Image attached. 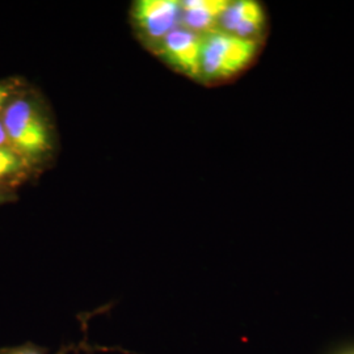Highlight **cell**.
I'll return each mask as SVG.
<instances>
[{
	"mask_svg": "<svg viewBox=\"0 0 354 354\" xmlns=\"http://www.w3.org/2000/svg\"><path fill=\"white\" fill-rule=\"evenodd\" d=\"M7 145H8V140H7L6 129H4L3 121H1V117H0V147H3V146H7Z\"/></svg>",
	"mask_w": 354,
	"mask_h": 354,
	"instance_id": "11",
	"label": "cell"
},
{
	"mask_svg": "<svg viewBox=\"0 0 354 354\" xmlns=\"http://www.w3.org/2000/svg\"><path fill=\"white\" fill-rule=\"evenodd\" d=\"M8 145L33 168L45 160L53 149L51 131L37 99L26 88L1 113Z\"/></svg>",
	"mask_w": 354,
	"mask_h": 354,
	"instance_id": "1",
	"label": "cell"
},
{
	"mask_svg": "<svg viewBox=\"0 0 354 354\" xmlns=\"http://www.w3.org/2000/svg\"><path fill=\"white\" fill-rule=\"evenodd\" d=\"M336 354H354V346L346 348V349H344L342 352H337Z\"/></svg>",
	"mask_w": 354,
	"mask_h": 354,
	"instance_id": "12",
	"label": "cell"
},
{
	"mask_svg": "<svg viewBox=\"0 0 354 354\" xmlns=\"http://www.w3.org/2000/svg\"><path fill=\"white\" fill-rule=\"evenodd\" d=\"M259 41L244 39L214 30L203 36L200 80L218 83L245 70L259 51Z\"/></svg>",
	"mask_w": 354,
	"mask_h": 354,
	"instance_id": "2",
	"label": "cell"
},
{
	"mask_svg": "<svg viewBox=\"0 0 354 354\" xmlns=\"http://www.w3.org/2000/svg\"><path fill=\"white\" fill-rule=\"evenodd\" d=\"M13 190L6 189V188H0V205H4V203H11L15 198L13 196Z\"/></svg>",
	"mask_w": 354,
	"mask_h": 354,
	"instance_id": "10",
	"label": "cell"
},
{
	"mask_svg": "<svg viewBox=\"0 0 354 354\" xmlns=\"http://www.w3.org/2000/svg\"><path fill=\"white\" fill-rule=\"evenodd\" d=\"M181 6L177 0H138L131 8V21L140 37L156 48L180 26Z\"/></svg>",
	"mask_w": 354,
	"mask_h": 354,
	"instance_id": "3",
	"label": "cell"
},
{
	"mask_svg": "<svg viewBox=\"0 0 354 354\" xmlns=\"http://www.w3.org/2000/svg\"><path fill=\"white\" fill-rule=\"evenodd\" d=\"M33 167L10 145L0 147V188L13 190L33 172Z\"/></svg>",
	"mask_w": 354,
	"mask_h": 354,
	"instance_id": "7",
	"label": "cell"
},
{
	"mask_svg": "<svg viewBox=\"0 0 354 354\" xmlns=\"http://www.w3.org/2000/svg\"><path fill=\"white\" fill-rule=\"evenodd\" d=\"M266 11L254 0L228 1L219 21V30L235 37L259 41L266 29Z\"/></svg>",
	"mask_w": 354,
	"mask_h": 354,
	"instance_id": "5",
	"label": "cell"
},
{
	"mask_svg": "<svg viewBox=\"0 0 354 354\" xmlns=\"http://www.w3.org/2000/svg\"><path fill=\"white\" fill-rule=\"evenodd\" d=\"M26 89V83L21 77H4L0 79V115L8 104Z\"/></svg>",
	"mask_w": 354,
	"mask_h": 354,
	"instance_id": "8",
	"label": "cell"
},
{
	"mask_svg": "<svg viewBox=\"0 0 354 354\" xmlns=\"http://www.w3.org/2000/svg\"><path fill=\"white\" fill-rule=\"evenodd\" d=\"M180 26L197 35L206 36L218 30L228 0H184L180 1Z\"/></svg>",
	"mask_w": 354,
	"mask_h": 354,
	"instance_id": "6",
	"label": "cell"
},
{
	"mask_svg": "<svg viewBox=\"0 0 354 354\" xmlns=\"http://www.w3.org/2000/svg\"><path fill=\"white\" fill-rule=\"evenodd\" d=\"M203 36L177 26L155 48L165 64L183 75L200 79Z\"/></svg>",
	"mask_w": 354,
	"mask_h": 354,
	"instance_id": "4",
	"label": "cell"
},
{
	"mask_svg": "<svg viewBox=\"0 0 354 354\" xmlns=\"http://www.w3.org/2000/svg\"><path fill=\"white\" fill-rule=\"evenodd\" d=\"M74 349V345H66L57 354H68ZM49 349L41 346L36 342H26L15 345V346H3L0 348V354H48Z\"/></svg>",
	"mask_w": 354,
	"mask_h": 354,
	"instance_id": "9",
	"label": "cell"
}]
</instances>
